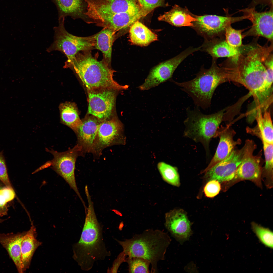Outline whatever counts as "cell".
Instances as JSON below:
<instances>
[{"label":"cell","mask_w":273,"mask_h":273,"mask_svg":"<svg viewBox=\"0 0 273 273\" xmlns=\"http://www.w3.org/2000/svg\"><path fill=\"white\" fill-rule=\"evenodd\" d=\"M273 43L262 46L252 43L240 50L236 57L229 58L222 66L226 81L240 83L247 88L255 98L258 96L266 74L264 61L272 52Z\"/></svg>","instance_id":"1"},{"label":"cell","mask_w":273,"mask_h":273,"mask_svg":"<svg viewBox=\"0 0 273 273\" xmlns=\"http://www.w3.org/2000/svg\"><path fill=\"white\" fill-rule=\"evenodd\" d=\"M88 206L85 212V222L80 239L73 246V258L81 269L88 271L97 261L110 255L103 241L102 227L94 210L89 193L86 195Z\"/></svg>","instance_id":"2"},{"label":"cell","mask_w":273,"mask_h":273,"mask_svg":"<svg viewBox=\"0 0 273 273\" xmlns=\"http://www.w3.org/2000/svg\"><path fill=\"white\" fill-rule=\"evenodd\" d=\"M91 50L77 53L71 61H66L64 68L74 71L87 90L107 89L118 91L127 89V85H122L115 80V71L102 59L98 61L92 54Z\"/></svg>","instance_id":"3"},{"label":"cell","mask_w":273,"mask_h":273,"mask_svg":"<svg viewBox=\"0 0 273 273\" xmlns=\"http://www.w3.org/2000/svg\"><path fill=\"white\" fill-rule=\"evenodd\" d=\"M116 240L128 257H140L148 261L152 273L158 272V263L165 259L171 241L167 233L152 229H146L123 241Z\"/></svg>","instance_id":"4"},{"label":"cell","mask_w":273,"mask_h":273,"mask_svg":"<svg viewBox=\"0 0 273 273\" xmlns=\"http://www.w3.org/2000/svg\"><path fill=\"white\" fill-rule=\"evenodd\" d=\"M226 81L224 70L214 62L210 67L202 69L194 79L182 82L173 81L192 99L195 106L206 110L210 107L215 90Z\"/></svg>","instance_id":"5"},{"label":"cell","mask_w":273,"mask_h":273,"mask_svg":"<svg viewBox=\"0 0 273 273\" xmlns=\"http://www.w3.org/2000/svg\"><path fill=\"white\" fill-rule=\"evenodd\" d=\"M225 109L215 113L206 115L199 108L195 106L186 109L187 118L184 121L185 137L190 138L203 146L207 155L209 154V144L211 139L215 137L219 126L224 118Z\"/></svg>","instance_id":"6"},{"label":"cell","mask_w":273,"mask_h":273,"mask_svg":"<svg viewBox=\"0 0 273 273\" xmlns=\"http://www.w3.org/2000/svg\"><path fill=\"white\" fill-rule=\"evenodd\" d=\"M65 17H59L58 25L54 28V40L47 50L50 52L53 51H60L65 55L70 62L80 51L91 50L94 48V35L81 37L71 34L66 31L64 26Z\"/></svg>","instance_id":"7"},{"label":"cell","mask_w":273,"mask_h":273,"mask_svg":"<svg viewBox=\"0 0 273 273\" xmlns=\"http://www.w3.org/2000/svg\"><path fill=\"white\" fill-rule=\"evenodd\" d=\"M46 151L53 156V158L46 162L35 172L51 166L57 174L63 178L75 192L83 204L85 203L78 191L76 183L75 171L78 156L83 153L81 148L77 144L72 149L59 152L46 148Z\"/></svg>","instance_id":"8"},{"label":"cell","mask_w":273,"mask_h":273,"mask_svg":"<svg viewBox=\"0 0 273 273\" xmlns=\"http://www.w3.org/2000/svg\"><path fill=\"white\" fill-rule=\"evenodd\" d=\"M87 5L84 14L91 19L100 16L124 12L141 14L136 0H84Z\"/></svg>","instance_id":"9"},{"label":"cell","mask_w":273,"mask_h":273,"mask_svg":"<svg viewBox=\"0 0 273 273\" xmlns=\"http://www.w3.org/2000/svg\"><path fill=\"white\" fill-rule=\"evenodd\" d=\"M123 126L116 117L102 121L98 128L93 153L98 156L104 148L125 144Z\"/></svg>","instance_id":"10"},{"label":"cell","mask_w":273,"mask_h":273,"mask_svg":"<svg viewBox=\"0 0 273 273\" xmlns=\"http://www.w3.org/2000/svg\"><path fill=\"white\" fill-rule=\"evenodd\" d=\"M200 48H190L176 56L161 63L150 71L144 82L138 88L147 90L157 86L170 79L180 63L188 56L200 50Z\"/></svg>","instance_id":"11"},{"label":"cell","mask_w":273,"mask_h":273,"mask_svg":"<svg viewBox=\"0 0 273 273\" xmlns=\"http://www.w3.org/2000/svg\"><path fill=\"white\" fill-rule=\"evenodd\" d=\"M118 91L107 89L87 90L88 113L101 121L111 118Z\"/></svg>","instance_id":"12"},{"label":"cell","mask_w":273,"mask_h":273,"mask_svg":"<svg viewBox=\"0 0 273 273\" xmlns=\"http://www.w3.org/2000/svg\"><path fill=\"white\" fill-rule=\"evenodd\" d=\"M250 141L249 139L247 140L241 149H234L229 157L205 172L206 176L210 180H216L219 183L230 180L234 178L237 170L245 157Z\"/></svg>","instance_id":"13"},{"label":"cell","mask_w":273,"mask_h":273,"mask_svg":"<svg viewBox=\"0 0 273 273\" xmlns=\"http://www.w3.org/2000/svg\"><path fill=\"white\" fill-rule=\"evenodd\" d=\"M243 13L245 19L249 20L252 25L251 28L244 33L243 37L253 36L262 37L270 43L273 42V8L262 12L256 11L255 7H251L239 10Z\"/></svg>","instance_id":"14"},{"label":"cell","mask_w":273,"mask_h":273,"mask_svg":"<svg viewBox=\"0 0 273 273\" xmlns=\"http://www.w3.org/2000/svg\"><path fill=\"white\" fill-rule=\"evenodd\" d=\"M195 29L203 35L213 38L224 34L226 28L234 23L245 19L243 16L232 17L213 15H195Z\"/></svg>","instance_id":"15"},{"label":"cell","mask_w":273,"mask_h":273,"mask_svg":"<svg viewBox=\"0 0 273 273\" xmlns=\"http://www.w3.org/2000/svg\"><path fill=\"white\" fill-rule=\"evenodd\" d=\"M165 225L172 236L181 244L189 240L192 234L190 222L182 210H174L167 213Z\"/></svg>","instance_id":"16"},{"label":"cell","mask_w":273,"mask_h":273,"mask_svg":"<svg viewBox=\"0 0 273 273\" xmlns=\"http://www.w3.org/2000/svg\"><path fill=\"white\" fill-rule=\"evenodd\" d=\"M236 133L235 131L229 126L218 128L215 137H219V144L214 156L203 172H206L216 164L227 158L236 146L241 144L240 139L236 141L234 140Z\"/></svg>","instance_id":"17"},{"label":"cell","mask_w":273,"mask_h":273,"mask_svg":"<svg viewBox=\"0 0 273 273\" xmlns=\"http://www.w3.org/2000/svg\"><path fill=\"white\" fill-rule=\"evenodd\" d=\"M256 148V145L252 140L245 157L237 170L235 177L255 180L260 178L262 162V150L257 155H254Z\"/></svg>","instance_id":"18"},{"label":"cell","mask_w":273,"mask_h":273,"mask_svg":"<svg viewBox=\"0 0 273 273\" xmlns=\"http://www.w3.org/2000/svg\"><path fill=\"white\" fill-rule=\"evenodd\" d=\"M82 123L75 133L78 144L82 152H93L97 131L101 121L91 115L82 120Z\"/></svg>","instance_id":"19"},{"label":"cell","mask_w":273,"mask_h":273,"mask_svg":"<svg viewBox=\"0 0 273 273\" xmlns=\"http://www.w3.org/2000/svg\"><path fill=\"white\" fill-rule=\"evenodd\" d=\"M143 17L141 14L124 12L100 16L92 20L97 25L110 29L116 33L130 26Z\"/></svg>","instance_id":"20"},{"label":"cell","mask_w":273,"mask_h":273,"mask_svg":"<svg viewBox=\"0 0 273 273\" xmlns=\"http://www.w3.org/2000/svg\"><path fill=\"white\" fill-rule=\"evenodd\" d=\"M26 232L16 234L0 233V243L7 251L19 273H23L21 262V245Z\"/></svg>","instance_id":"21"},{"label":"cell","mask_w":273,"mask_h":273,"mask_svg":"<svg viewBox=\"0 0 273 273\" xmlns=\"http://www.w3.org/2000/svg\"><path fill=\"white\" fill-rule=\"evenodd\" d=\"M256 120L257 124L255 127L246 128L247 132L262 139L267 142L273 144V125L270 111L265 110L263 115L260 109L256 112Z\"/></svg>","instance_id":"22"},{"label":"cell","mask_w":273,"mask_h":273,"mask_svg":"<svg viewBox=\"0 0 273 273\" xmlns=\"http://www.w3.org/2000/svg\"><path fill=\"white\" fill-rule=\"evenodd\" d=\"M36 229L32 223L21 243V262L23 273L29 268L35 251L41 244L36 239Z\"/></svg>","instance_id":"23"},{"label":"cell","mask_w":273,"mask_h":273,"mask_svg":"<svg viewBox=\"0 0 273 273\" xmlns=\"http://www.w3.org/2000/svg\"><path fill=\"white\" fill-rule=\"evenodd\" d=\"M158 19L160 21L166 22L178 27H193V22L196 20L195 15L187 9L176 5L169 11L160 15Z\"/></svg>","instance_id":"24"},{"label":"cell","mask_w":273,"mask_h":273,"mask_svg":"<svg viewBox=\"0 0 273 273\" xmlns=\"http://www.w3.org/2000/svg\"><path fill=\"white\" fill-rule=\"evenodd\" d=\"M116 33L112 30L104 27L94 35V48L100 51L103 55V59L111 67L112 46L115 39Z\"/></svg>","instance_id":"25"},{"label":"cell","mask_w":273,"mask_h":273,"mask_svg":"<svg viewBox=\"0 0 273 273\" xmlns=\"http://www.w3.org/2000/svg\"><path fill=\"white\" fill-rule=\"evenodd\" d=\"M129 32L130 41L133 44L146 46L157 40L156 34L138 20L130 26Z\"/></svg>","instance_id":"26"},{"label":"cell","mask_w":273,"mask_h":273,"mask_svg":"<svg viewBox=\"0 0 273 273\" xmlns=\"http://www.w3.org/2000/svg\"><path fill=\"white\" fill-rule=\"evenodd\" d=\"M59 107L61 122L76 133L82 123L76 105L67 102L60 104Z\"/></svg>","instance_id":"27"},{"label":"cell","mask_w":273,"mask_h":273,"mask_svg":"<svg viewBox=\"0 0 273 273\" xmlns=\"http://www.w3.org/2000/svg\"><path fill=\"white\" fill-rule=\"evenodd\" d=\"M205 50L215 58L235 57L240 53L239 48H234L225 40H213L205 44Z\"/></svg>","instance_id":"28"},{"label":"cell","mask_w":273,"mask_h":273,"mask_svg":"<svg viewBox=\"0 0 273 273\" xmlns=\"http://www.w3.org/2000/svg\"><path fill=\"white\" fill-rule=\"evenodd\" d=\"M56 7L58 17L70 16L73 18L80 16L84 12L82 0H51Z\"/></svg>","instance_id":"29"},{"label":"cell","mask_w":273,"mask_h":273,"mask_svg":"<svg viewBox=\"0 0 273 273\" xmlns=\"http://www.w3.org/2000/svg\"><path fill=\"white\" fill-rule=\"evenodd\" d=\"M157 167L164 180L173 185L177 187L179 186V176L176 167L163 162H159Z\"/></svg>","instance_id":"30"},{"label":"cell","mask_w":273,"mask_h":273,"mask_svg":"<svg viewBox=\"0 0 273 273\" xmlns=\"http://www.w3.org/2000/svg\"><path fill=\"white\" fill-rule=\"evenodd\" d=\"M15 196L13 189L7 187L0 180V212L3 216L7 214L8 203Z\"/></svg>","instance_id":"31"},{"label":"cell","mask_w":273,"mask_h":273,"mask_svg":"<svg viewBox=\"0 0 273 273\" xmlns=\"http://www.w3.org/2000/svg\"><path fill=\"white\" fill-rule=\"evenodd\" d=\"M251 225L253 231L260 242L265 246L272 248V232L254 222L251 223Z\"/></svg>","instance_id":"32"},{"label":"cell","mask_w":273,"mask_h":273,"mask_svg":"<svg viewBox=\"0 0 273 273\" xmlns=\"http://www.w3.org/2000/svg\"><path fill=\"white\" fill-rule=\"evenodd\" d=\"M125 262L128 265L129 273H149L150 262L147 260L138 257H128Z\"/></svg>","instance_id":"33"},{"label":"cell","mask_w":273,"mask_h":273,"mask_svg":"<svg viewBox=\"0 0 273 273\" xmlns=\"http://www.w3.org/2000/svg\"><path fill=\"white\" fill-rule=\"evenodd\" d=\"M244 29L237 30L233 28L231 25L225 29L224 35L225 40L231 47L239 49L242 46V39L243 38L242 32Z\"/></svg>","instance_id":"34"},{"label":"cell","mask_w":273,"mask_h":273,"mask_svg":"<svg viewBox=\"0 0 273 273\" xmlns=\"http://www.w3.org/2000/svg\"><path fill=\"white\" fill-rule=\"evenodd\" d=\"M262 141L265 158V165L264 168L266 173L272 174L273 171V144L267 142L262 139Z\"/></svg>","instance_id":"35"},{"label":"cell","mask_w":273,"mask_h":273,"mask_svg":"<svg viewBox=\"0 0 273 273\" xmlns=\"http://www.w3.org/2000/svg\"><path fill=\"white\" fill-rule=\"evenodd\" d=\"M165 0H138L144 16L155 8L162 6Z\"/></svg>","instance_id":"36"},{"label":"cell","mask_w":273,"mask_h":273,"mask_svg":"<svg viewBox=\"0 0 273 273\" xmlns=\"http://www.w3.org/2000/svg\"><path fill=\"white\" fill-rule=\"evenodd\" d=\"M0 180L7 187L13 189L9 177L3 152H0Z\"/></svg>","instance_id":"37"},{"label":"cell","mask_w":273,"mask_h":273,"mask_svg":"<svg viewBox=\"0 0 273 273\" xmlns=\"http://www.w3.org/2000/svg\"><path fill=\"white\" fill-rule=\"evenodd\" d=\"M220 189L221 186L219 182L216 180H211L206 184L204 191L206 196L209 197H212L219 193Z\"/></svg>","instance_id":"38"},{"label":"cell","mask_w":273,"mask_h":273,"mask_svg":"<svg viewBox=\"0 0 273 273\" xmlns=\"http://www.w3.org/2000/svg\"><path fill=\"white\" fill-rule=\"evenodd\" d=\"M126 256L123 251L118 256L114 261L112 267L110 269L111 272H117L118 268L120 265L123 262H125Z\"/></svg>","instance_id":"39"},{"label":"cell","mask_w":273,"mask_h":273,"mask_svg":"<svg viewBox=\"0 0 273 273\" xmlns=\"http://www.w3.org/2000/svg\"><path fill=\"white\" fill-rule=\"evenodd\" d=\"M272 0H252V3H254V6L260 4H266L269 5L270 8H273Z\"/></svg>","instance_id":"40"},{"label":"cell","mask_w":273,"mask_h":273,"mask_svg":"<svg viewBox=\"0 0 273 273\" xmlns=\"http://www.w3.org/2000/svg\"><path fill=\"white\" fill-rule=\"evenodd\" d=\"M3 216L0 212V223L4 221V219H2L1 218V217Z\"/></svg>","instance_id":"41"}]
</instances>
